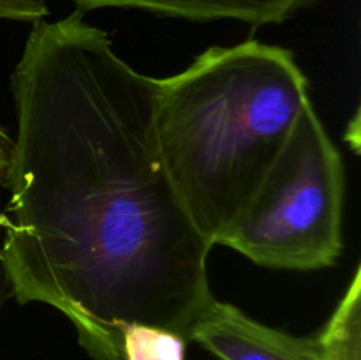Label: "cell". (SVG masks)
<instances>
[{
    "instance_id": "6da1fadb",
    "label": "cell",
    "mask_w": 361,
    "mask_h": 360,
    "mask_svg": "<svg viewBox=\"0 0 361 360\" xmlns=\"http://www.w3.org/2000/svg\"><path fill=\"white\" fill-rule=\"evenodd\" d=\"M83 14L34 23L11 74L0 263L18 304L55 307L92 359L122 360L129 323L189 342L214 300L212 246L159 154L157 78L120 59Z\"/></svg>"
},
{
    "instance_id": "7a4b0ae2",
    "label": "cell",
    "mask_w": 361,
    "mask_h": 360,
    "mask_svg": "<svg viewBox=\"0 0 361 360\" xmlns=\"http://www.w3.org/2000/svg\"><path fill=\"white\" fill-rule=\"evenodd\" d=\"M309 102L295 55L256 39L208 48L157 80L159 154L212 247L245 210Z\"/></svg>"
},
{
    "instance_id": "3957f363",
    "label": "cell",
    "mask_w": 361,
    "mask_h": 360,
    "mask_svg": "<svg viewBox=\"0 0 361 360\" xmlns=\"http://www.w3.org/2000/svg\"><path fill=\"white\" fill-rule=\"evenodd\" d=\"M342 157L312 102L219 246L279 270H319L342 253Z\"/></svg>"
},
{
    "instance_id": "277c9868",
    "label": "cell",
    "mask_w": 361,
    "mask_h": 360,
    "mask_svg": "<svg viewBox=\"0 0 361 360\" xmlns=\"http://www.w3.org/2000/svg\"><path fill=\"white\" fill-rule=\"evenodd\" d=\"M190 341L219 360H321L316 335L271 328L215 299L192 327Z\"/></svg>"
},
{
    "instance_id": "5b68a950",
    "label": "cell",
    "mask_w": 361,
    "mask_h": 360,
    "mask_svg": "<svg viewBox=\"0 0 361 360\" xmlns=\"http://www.w3.org/2000/svg\"><path fill=\"white\" fill-rule=\"evenodd\" d=\"M78 11L118 7L189 21L233 20L252 27L289 20L309 0H71Z\"/></svg>"
},
{
    "instance_id": "8992f818",
    "label": "cell",
    "mask_w": 361,
    "mask_h": 360,
    "mask_svg": "<svg viewBox=\"0 0 361 360\" xmlns=\"http://www.w3.org/2000/svg\"><path fill=\"white\" fill-rule=\"evenodd\" d=\"M321 360H361V267L335 307L323 330L316 335Z\"/></svg>"
},
{
    "instance_id": "52a82bcc",
    "label": "cell",
    "mask_w": 361,
    "mask_h": 360,
    "mask_svg": "<svg viewBox=\"0 0 361 360\" xmlns=\"http://www.w3.org/2000/svg\"><path fill=\"white\" fill-rule=\"evenodd\" d=\"M187 341L176 332L147 323L122 330V360H185Z\"/></svg>"
},
{
    "instance_id": "ba28073f",
    "label": "cell",
    "mask_w": 361,
    "mask_h": 360,
    "mask_svg": "<svg viewBox=\"0 0 361 360\" xmlns=\"http://www.w3.org/2000/svg\"><path fill=\"white\" fill-rule=\"evenodd\" d=\"M46 0H0V20L37 23L48 16Z\"/></svg>"
},
{
    "instance_id": "9c48e42d",
    "label": "cell",
    "mask_w": 361,
    "mask_h": 360,
    "mask_svg": "<svg viewBox=\"0 0 361 360\" xmlns=\"http://www.w3.org/2000/svg\"><path fill=\"white\" fill-rule=\"evenodd\" d=\"M11 145H13V140L0 129V184H6L11 159Z\"/></svg>"
},
{
    "instance_id": "30bf717a",
    "label": "cell",
    "mask_w": 361,
    "mask_h": 360,
    "mask_svg": "<svg viewBox=\"0 0 361 360\" xmlns=\"http://www.w3.org/2000/svg\"><path fill=\"white\" fill-rule=\"evenodd\" d=\"M11 288H9V282H7L6 274H4V268L2 263H0V309L4 307V304L11 299Z\"/></svg>"
},
{
    "instance_id": "8fae6325",
    "label": "cell",
    "mask_w": 361,
    "mask_h": 360,
    "mask_svg": "<svg viewBox=\"0 0 361 360\" xmlns=\"http://www.w3.org/2000/svg\"><path fill=\"white\" fill-rule=\"evenodd\" d=\"M6 228V214L4 212H0V229Z\"/></svg>"
}]
</instances>
